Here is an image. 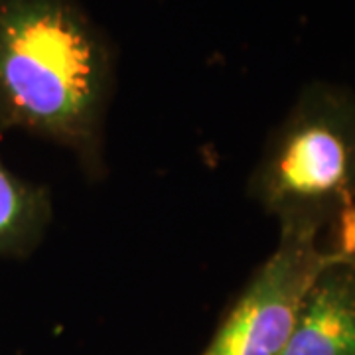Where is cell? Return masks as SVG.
Wrapping results in <instances>:
<instances>
[{
    "label": "cell",
    "instance_id": "1",
    "mask_svg": "<svg viewBox=\"0 0 355 355\" xmlns=\"http://www.w3.org/2000/svg\"><path fill=\"white\" fill-rule=\"evenodd\" d=\"M116 60L81 0H0V128L76 154L103 174Z\"/></svg>",
    "mask_w": 355,
    "mask_h": 355
},
{
    "label": "cell",
    "instance_id": "2",
    "mask_svg": "<svg viewBox=\"0 0 355 355\" xmlns=\"http://www.w3.org/2000/svg\"><path fill=\"white\" fill-rule=\"evenodd\" d=\"M249 193L280 229L322 237L355 200V91L308 83L266 140Z\"/></svg>",
    "mask_w": 355,
    "mask_h": 355
},
{
    "label": "cell",
    "instance_id": "3",
    "mask_svg": "<svg viewBox=\"0 0 355 355\" xmlns=\"http://www.w3.org/2000/svg\"><path fill=\"white\" fill-rule=\"evenodd\" d=\"M326 265L322 237L280 229L202 355H282L312 282Z\"/></svg>",
    "mask_w": 355,
    "mask_h": 355
},
{
    "label": "cell",
    "instance_id": "4",
    "mask_svg": "<svg viewBox=\"0 0 355 355\" xmlns=\"http://www.w3.org/2000/svg\"><path fill=\"white\" fill-rule=\"evenodd\" d=\"M282 355H355V272L349 266L326 257Z\"/></svg>",
    "mask_w": 355,
    "mask_h": 355
},
{
    "label": "cell",
    "instance_id": "5",
    "mask_svg": "<svg viewBox=\"0 0 355 355\" xmlns=\"http://www.w3.org/2000/svg\"><path fill=\"white\" fill-rule=\"evenodd\" d=\"M50 191L12 172L0 156V259L32 254L50 229Z\"/></svg>",
    "mask_w": 355,
    "mask_h": 355
},
{
    "label": "cell",
    "instance_id": "6",
    "mask_svg": "<svg viewBox=\"0 0 355 355\" xmlns=\"http://www.w3.org/2000/svg\"><path fill=\"white\" fill-rule=\"evenodd\" d=\"M322 249L330 261L347 265L355 272V200L347 203L324 231Z\"/></svg>",
    "mask_w": 355,
    "mask_h": 355
}]
</instances>
